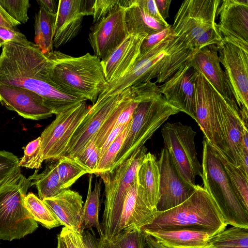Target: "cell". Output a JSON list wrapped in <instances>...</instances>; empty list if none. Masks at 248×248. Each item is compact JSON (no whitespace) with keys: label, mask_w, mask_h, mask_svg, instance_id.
<instances>
[{"label":"cell","mask_w":248,"mask_h":248,"mask_svg":"<svg viewBox=\"0 0 248 248\" xmlns=\"http://www.w3.org/2000/svg\"><path fill=\"white\" fill-rule=\"evenodd\" d=\"M125 9L118 8L91 29L88 40L94 55L101 61L107 59L129 35Z\"/></svg>","instance_id":"17"},{"label":"cell","mask_w":248,"mask_h":248,"mask_svg":"<svg viewBox=\"0 0 248 248\" xmlns=\"http://www.w3.org/2000/svg\"><path fill=\"white\" fill-rule=\"evenodd\" d=\"M137 3L150 16L162 22L166 21L159 15L154 0H136Z\"/></svg>","instance_id":"47"},{"label":"cell","mask_w":248,"mask_h":248,"mask_svg":"<svg viewBox=\"0 0 248 248\" xmlns=\"http://www.w3.org/2000/svg\"><path fill=\"white\" fill-rule=\"evenodd\" d=\"M217 116L222 139L223 151L220 153L230 163L242 167L243 131L248 128L235 101L224 98L214 89Z\"/></svg>","instance_id":"13"},{"label":"cell","mask_w":248,"mask_h":248,"mask_svg":"<svg viewBox=\"0 0 248 248\" xmlns=\"http://www.w3.org/2000/svg\"><path fill=\"white\" fill-rule=\"evenodd\" d=\"M171 27L159 32L149 34L143 39L140 48V55L147 52L172 32Z\"/></svg>","instance_id":"45"},{"label":"cell","mask_w":248,"mask_h":248,"mask_svg":"<svg viewBox=\"0 0 248 248\" xmlns=\"http://www.w3.org/2000/svg\"><path fill=\"white\" fill-rule=\"evenodd\" d=\"M217 11V30L223 40L248 46V0H223Z\"/></svg>","instance_id":"21"},{"label":"cell","mask_w":248,"mask_h":248,"mask_svg":"<svg viewBox=\"0 0 248 248\" xmlns=\"http://www.w3.org/2000/svg\"><path fill=\"white\" fill-rule=\"evenodd\" d=\"M24 206L32 218L46 229L61 226L43 201L33 193L30 192L27 194L24 199Z\"/></svg>","instance_id":"35"},{"label":"cell","mask_w":248,"mask_h":248,"mask_svg":"<svg viewBox=\"0 0 248 248\" xmlns=\"http://www.w3.org/2000/svg\"><path fill=\"white\" fill-rule=\"evenodd\" d=\"M19 161L13 153L0 151V186L21 170Z\"/></svg>","instance_id":"42"},{"label":"cell","mask_w":248,"mask_h":248,"mask_svg":"<svg viewBox=\"0 0 248 248\" xmlns=\"http://www.w3.org/2000/svg\"><path fill=\"white\" fill-rule=\"evenodd\" d=\"M131 87L138 97V103L112 168L125 161L136 150L144 146L170 116L181 112L166 100L155 82L149 81Z\"/></svg>","instance_id":"3"},{"label":"cell","mask_w":248,"mask_h":248,"mask_svg":"<svg viewBox=\"0 0 248 248\" xmlns=\"http://www.w3.org/2000/svg\"><path fill=\"white\" fill-rule=\"evenodd\" d=\"M144 237L139 229L124 230L111 240L102 239V248H143Z\"/></svg>","instance_id":"36"},{"label":"cell","mask_w":248,"mask_h":248,"mask_svg":"<svg viewBox=\"0 0 248 248\" xmlns=\"http://www.w3.org/2000/svg\"><path fill=\"white\" fill-rule=\"evenodd\" d=\"M227 226L213 198L203 187L196 185L188 199L169 210L156 211L152 222L140 230H190L217 234Z\"/></svg>","instance_id":"5"},{"label":"cell","mask_w":248,"mask_h":248,"mask_svg":"<svg viewBox=\"0 0 248 248\" xmlns=\"http://www.w3.org/2000/svg\"><path fill=\"white\" fill-rule=\"evenodd\" d=\"M202 144L203 187L215 201L227 225L248 228V211L237 196L216 150L205 138Z\"/></svg>","instance_id":"7"},{"label":"cell","mask_w":248,"mask_h":248,"mask_svg":"<svg viewBox=\"0 0 248 248\" xmlns=\"http://www.w3.org/2000/svg\"><path fill=\"white\" fill-rule=\"evenodd\" d=\"M57 240H58V243H57V248H65V247L63 242L62 241V240H61V239L58 235L57 236Z\"/></svg>","instance_id":"55"},{"label":"cell","mask_w":248,"mask_h":248,"mask_svg":"<svg viewBox=\"0 0 248 248\" xmlns=\"http://www.w3.org/2000/svg\"><path fill=\"white\" fill-rule=\"evenodd\" d=\"M40 7L52 14H56L58 10L59 1L54 0H37Z\"/></svg>","instance_id":"52"},{"label":"cell","mask_w":248,"mask_h":248,"mask_svg":"<svg viewBox=\"0 0 248 248\" xmlns=\"http://www.w3.org/2000/svg\"><path fill=\"white\" fill-rule=\"evenodd\" d=\"M165 147L179 173L189 184L195 186L197 175L202 176V166L196 150V132L181 122L167 123L161 129Z\"/></svg>","instance_id":"10"},{"label":"cell","mask_w":248,"mask_h":248,"mask_svg":"<svg viewBox=\"0 0 248 248\" xmlns=\"http://www.w3.org/2000/svg\"><path fill=\"white\" fill-rule=\"evenodd\" d=\"M147 150L145 146H142L125 161L98 175L105 186L104 211L101 224L104 240H111L119 233L126 197L137 180L138 171Z\"/></svg>","instance_id":"6"},{"label":"cell","mask_w":248,"mask_h":248,"mask_svg":"<svg viewBox=\"0 0 248 248\" xmlns=\"http://www.w3.org/2000/svg\"><path fill=\"white\" fill-rule=\"evenodd\" d=\"M28 39L24 34L15 28L0 26V44L2 46L8 42H25Z\"/></svg>","instance_id":"46"},{"label":"cell","mask_w":248,"mask_h":248,"mask_svg":"<svg viewBox=\"0 0 248 248\" xmlns=\"http://www.w3.org/2000/svg\"><path fill=\"white\" fill-rule=\"evenodd\" d=\"M1 46V45L0 44V47Z\"/></svg>","instance_id":"56"},{"label":"cell","mask_w":248,"mask_h":248,"mask_svg":"<svg viewBox=\"0 0 248 248\" xmlns=\"http://www.w3.org/2000/svg\"><path fill=\"white\" fill-rule=\"evenodd\" d=\"M146 36L129 34L106 60L101 61L108 83L123 77L140 56L141 43Z\"/></svg>","instance_id":"23"},{"label":"cell","mask_w":248,"mask_h":248,"mask_svg":"<svg viewBox=\"0 0 248 248\" xmlns=\"http://www.w3.org/2000/svg\"><path fill=\"white\" fill-rule=\"evenodd\" d=\"M220 0H186L174 18L172 30L184 36L195 50L210 45H217L222 38L217 23V11Z\"/></svg>","instance_id":"8"},{"label":"cell","mask_w":248,"mask_h":248,"mask_svg":"<svg viewBox=\"0 0 248 248\" xmlns=\"http://www.w3.org/2000/svg\"><path fill=\"white\" fill-rule=\"evenodd\" d=\"M91 106L84 101L56 115L55 119L44 130L40 136V150L44 161H56L65 155L73 135L89 113Z\"/></svg>","instance_id":"11"},{"label":"cell","mask_w":248,"mask_h":248,"mask_svg":"<svg viewBox=\"0 0 248 248\" xmlns=\"http://www.w3.org/2000/svg\"><path fill=\"white\" fill-rule=\"evenodd\" d=\"M130 92L131 87L118 94L97 99L73 135L65 155L76 157L79 155Z\"/></svg>","instance_id":"14"},{"label":"cell","mask_w":248,"mask_h":248,"mask_svg":"<svg viewBox=\"0 0 248 248\" xmlns=\"http://www.w3.org/2000/svg\"><path fill=\"white\" fill-rule=\"evenodd\" d=\"M32 186L20 170L0 186V240L20 239L38 228L37 222L24 206Z\"/></svg>","instance_id":"9"},{"label":"cell","mask_w":248,"mask_h":248,"mask_svg":"<svg viewBox=\"0 0 248 248\" xmlns=\"http://www.w3.org/2000/svg\"><path fill=\"white\" fill-rule=\"evenodd\" d=\"M0 84L24 88L40 95L58 114L86 101L62 92L51 83L52 64L32 42H8L1 46Z\"/></svg>","instance_id":"1"},{"label":"cell","mask_w":248,"mask_h":248,"mask_svg":"<svg viewBox=\"0 0 248 248\" xmlns=\"http://www.w3.org/2000/svg\"><path fill=\"white\" fill-rule=\"evenodd\" d=\"M195 121L209 144L223 151L222 139L217 116L214 88L197 71L195 80Z\"/></svg>","instance_id":"15"},{"label":"cell","mask_w":248,"mask_h":248,"mask_svg":"<svg viewBox=\"0 0 248 248\" xmlns=\"http://www.w3.org/2000/svg\"><path fill=\"white\" fill-rule=\"evenodd\" d=\"M85 248H102L103 239L97 238L94 233L84 230L81 233Z\"/></svg>","instance_id":"48"},{"label":"cell","mask_w":248,"mask_h":248,"mask_svg":"<svg viewBox=\"0 0 248 248\" xmlns=\"http://www.w3.org/2000/svg\"><path fill=\"white\" fill-rule=\"evenodd\" d=\"M46 55L52 64L51 83L60 90L89 100L93 105L106 89L108 82L101 60L94 54L86 53L75 57L53 50Z\"/></svg>","instance_id":"4"},{"label":"cell","mask_w":248,"mask_h":248,"mask_svg":"<svg viewBox=\"0 0 248 248\" xmlns=\"http://www.w3.org/2000/svg\"><path fill=\"white\" fill-rule=\"evenodd\" d=\"M132 0H95L93 5V24L108 17L120 7L126 8Z\"/></svg>","instance_id":"39"},{"label":"cell","mask_w":248,"mask_h":248,"mask_svg":"<svg viewBox=\"0 0 248 248\" xmlns=\"http://www.w3.org/2000/svg\"><path fill=\"white\" fill-rule=\"evenodd\" d=\"M94 0H60L55 23L53 46L64 45L79 32L85 16H93Z\"/></svg>","instance_id":"18"},{"label":"cell","mask_w":248,"mask_h":248,"mask_svg":"<svg viewBox=\"0 0 248 248\" xmlns=\"http://www.w3.org/2000/svg\"><path fill=\"white\" fill-rule=\"evenodd\" d=\"M0 5L12 18L20 24L28 21L29 0H0Z\"/></svg>","instance_id":"41"},{"label":"cell","mask_w":248,"mask_h":248,"mask_svg":"<svg viewBox=\"0 0 248 248\" xmlns=\"http://www.w3.org/2000/svg\"><path fill=\"white\" fill-rule=\"evenodd\" d=\"M37 172L38 170L29 179L32 185L36 186L41 200L54 197L64 190L58 173L56 161L46 165L40 173Z\"/></svg>","instance_id":"30"},{"label":"cell","mask_w":248,"mask_h":248,"mask_svg":"<svg viewBox=\"0 0 248 248\" xmlns=\"http://www.w3.org/2000/svg\"><path fill=\"white\" fill-rule=\"evenodd\" d=\"M0 103L25 119L40 120L54 114L38 94L24 88L0 84Z\"/></svg>","instance_id":"20"},{"label":"cell","mask_w":248,"mask_h":248,"mask_svg":"<svg viewBox=\"0 0 248 248\" xmlns=\"http://www.w3.org/2000/svg\"><path fill=\"white\" fill-rule=\"evenodd\" d=\"M41 138L30 142L24 147L23 156L19 161L20 167L39 170L44 161L40 150Z\"/></svg>","instance_id":"40"},{"label":"cell","mask_w":248,"mask_h":248,"mask_svg":"<svg viewBox=\"0 0 248 248\" xmlns=\"http://www.w3.org/2000/svg\"><path fill=\"white\" fill-rule=\"evenodd\" d=\"M160 173L155 156L147 153L137 174L138 190L147 205L156 212Z\"/></svg>","instance_id":"27"},{"label":"cell","mask_w":248,"mask_h":248,"mask_svg":"<svg viewBox=\"0 0 248 248\" xmlns=\"http://www.w3.org/2000/svg\"><path fill=\"white\" fill-rule=\"evenodd\" d=\"M155 212L147 205L139 193L137 180L126 197L120 222L119 232L126 230L140 229L152 222Z\"/></svg>","instance_id":"25"},{"label":"cell","mask_w":248,"mask_h":248,"mask_svg":"<svg viewBox=\"0 0 248 248\" xmlns=\"http://www.w3.org/2000/svg\"><path fill=\"white\" fill-rule=\"evenodd\" d=\"M197 71L190 61L160 86V93L171 105L195 120V80Z\"/></svg>","instance_id":"19"},{"label":"cell","mask_w":248,"mask_h":248,"mask_svg":"<svg viewBox=\"0 0 248 248\" xmlns=\"http://www.w3.org/2000/svg\"><path fill=\"white\" fill-rule=\"evenodd\" d=\"M127 124L114 128L107 137L105 143L100 148V157L103 155L108 146L113 142L119 134L124 130Z\"/></svg>","instance_id":"49"},{"label":"cell","mask_w":248,"mask_h":248,"mask_svg":"<svg viewBox=\"0 0 248 248\" xmlns=\"http://www.w3.org/2000/svg\"><path fill=\"white\" fill-rule=\"evenodd\" d=\"M133 91L131 87V92L119 104L113 112L107 119L94 137L96 145L100 149L107 137L114 129L118 116L123 109L133 98Z\"/></svg>","instance_id":"38"},{"label":"cell","mask_w":248,"mask_h":248,"mask_svg":"<svg viewBox=\"0 0 248 248\" xmlns=\"http://www.w3.org/2000/svg\"><path fill=\"white\" fill-rule=\"evenodd\" d=\"M130 121L127 124L124 130L108 146L103 155L100 157L94 174L98 175L99 173L109 170L112 168L116 157L127 135Z\"/></svg>","instance_id":"37"},{"label":"cell","mask_w":248,"mask_h":248,"mask_svg":"<svg viewBox=\"0 0 248 248\" xmlns=\"http://www.w3.org/2000/svg\"><path fill=\"white\" fill-rule=\"evenodd\" d=\"M56 161L58 173L64 189H68L83 175L90 174L88 169L76 157L64 155Z\"/></svg>","instance_id":"34"},{"label":"cell","mask_w":248,"mask_h":248,"mask_svg":"<svg viewBox=\"0 0 248 248\" xmlns=\"http://www.w3.org/2000/svg\"><path fill=\"white\" fill-rule=\"evenodd\" d=\"M56 14L40 7L34 18L35 44L45 54L53 51V38Z\"/></svg>","instance_id":"31"},{"label":"cell","mask_w":248,"mask_h":248,"mask_svg":"<svg viewBox=\"0 0 248 248\" xmlns=\"http://www.w3.org/2000/svg\"><path fill=\"white\" fill-rule=\"evenodd\" d=\"M92 178V174H90L87 195L83 205L81 218L82 230L83 231L85 229H89L93 231L92 228L94 227L97 230L100 238H103V234L99 221L102 180L96 182L93 189Z\"/></svg>","instance_id":"29"},{"label":"cell","mask_w":248,"mask_h":248,"mask_svg":"<svg viewBox=\"0 0 248 248\" xmlns=\"http://www.w3.org/2000/svg\"><path fill=\"white\" fill-rule=\"evenodd\" d=\"M217 46L242 119L248 124V46L223 39Z\"/></svg>","instance_id":"12"},{"label":"cell","mask_w":248,"mask_h":248,"mask_svg":"<svg viewBox=\"0 0 248 248\" xmlns=\"http://www.w3.org/2000/svg\"><path fill=\"white\" fill-rule=\"evenodd\" d=\"M190 63L224 98L235 101L228 78L221 67L217 45L206 46L197 50Z\"/></svg>","instance_id":"22"},{"label":"cell","mask_w":248,"mask_h":248,"mask_svg":"<svg viewBox=\"0 0 248 248\" xmlns=\"http://www.w3.org/2000/svg\"><path fill=\"white\" fill-rule=\"evenodd\" d=\"M196 51L189 46L184 36L173 31L150 50L140 55L123 77L108 83L98 97L118 94L129 87L155 78V83H164L190 61Z\"/></svg>","instance_id":"2"},{"label":"cell","mask_w":248,"mask_h":248,"mask_svg":"<svg viewBox=\"0 0 248 248\" xmlns=\"http://www.w3.org/2000/svg\"><path fill=\"white\" fill-rule=\"evenodd\" d=\"M157 164L160 181L156 211L162 212L186 201L194 193L196 185L184 180L165 147L161 150Z\"/></svg>","instance_id":"16"},{"label":"cell","mask_w":248,"mask_h":248,"mask_svg":"<svg viewBox=\"0 0 248 248\" xmlns=\"http://www.w3.org/2000/svg\"><path fill=\"white\" fill-rule=\"evenodd\" d=\"M142 232L168 248H207L211 238L217 234L190 230Z\"/></svg>","instance_id":"26"},{"label":"cell","mask_w":248,"mask_h":248,"mask_svg":"<svg viewBox=\"0 0 248 248\" xmlns=\"http://www.w3.org/2000/svg\"><path fill=\"white\" fill-rule=\"evenodd\" d=\"M20 23L10 17L0 5V26L15 28Z\"/></svg>","instance_id":"50"},{"label":"cell","mask_w":248,"mask_h":248,"mask_svg":"<svg viewBox=\"0 0 248 248\" xmlns=\"http://www.w3.org/2000/svg\"><path fill=\"white\" fill-rule=\"evenodd\" d=\"M43 201L61 225L82 233L83 202L78 192L68 188L54 197Z\"/></svg>","instance_id":"24"},{"label":"cell","mask_w":248,"mask_h":248,"mask_svg":"<svg viewBox=\"0 0 248 248\" xmlns=\"http://www.w3.org/2000/svg\"><path fill=\"white\" fill-rule=\"evenodd\" d=\"M242 144L244 150L248 152V128L244 130L242 136Z\"/></svg>","instance_id":"54"},{"label":"cell","mask_w":248,"mask_h":248,"mask_svg":"<svg viewBox=\"0 0 248 248\" xmlns=\"http://www.w3.org/2000/svg\"><path fill=\"white\" fill-rule=\"evenodd\" d=\"M58 236L65 248H85L81 233L63 227Z\"/></svg>","instance_id":"44"},{"label":"cell","mask_w":248,"mask_h":248,"mask_svg":"<svg viewBox=\"0 0 248 248\" xmlns=\"http://www.w3.org/2000/svg\"><path fill=\"white\" fill-rule=\"evenodd\" d=\"M144 234L145 237L143 248H168L158 242L151 235L145 233Z\"/></svg>","instance_id":"53"},{"label":"cell","mask_w":248,"mask_h":248,"mask_svg":"<svg viewBox=\"0 0 248 248\" xmlns=\"http://www.w3.org/2000/svg\"><path fill=\"white\" fill-rule=\"evenodd\" d=\"M207 248H248V228L232 226L214 236Z\"/></svg>","instance_id":"33"},{"label":"cell","mask_w":248,"mask_h":248,"mask_svg":"<svg viewBox=\"0 0 248 248\" xmlns=\"http://www.w3.org/2000/svg\"><path fill=\"white\" fill-rule=\"evenodd\" d=\"M215 150L237 196L248 211V174L241 167L230 163L219 151Z\"/></svg>","instance_id":"32"},{"label":"cell","mask_w":248,"mask_h":248,"mask_svg":"<svg viewBox=\"0 0 248 248\" xmlns=\"http://www.w3.org/2000/svg\"><path fill=\"white\" fill-rule=\"evenodd\" d=\"M76 157L88 169L90 174L95 173L100 158V149L96 145L94 137Z\"/></svg>","instance_id":"43"},{"label":"cell","mask_w":248,"mask_h":248,"mask_svg":"<svg viewBox=\"0 0 248 248\" xmlns=\"http://www.w3.org/2000/svg\"><path fill=\"white\" fill-rule=\"evenodd\" d=\"M124 17L129 34L147 36L171 27L167 21H159L149 16L136 0H132L125 8Z\"/></svg>","instance_id":"28"},{"label":"cell","mask_w":248,"mask_h":248,"mask_svg":"<svg viewBox=\"0 0 248 248\" xmlns=\"http://www.w3.org/2000/svg\"><path fill=\"white\" fill-rule=\"evenodd\" d=\"M161 16L166 20L169 17V9L171 0H154Z\"/></svg>","instance_id":"51"}]
</instances>
